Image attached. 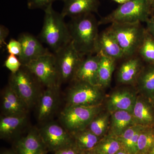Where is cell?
<instances>
[{
	"label": "cell",
	"instance_id": "obj_1",
	"mask_svg": "<svg viewBox=\"0 0 154 154\" xmlns=\"http://www.w3.org/2000/svg\"><path fill=\"white\" fill-rule=\"evenodd\" d=\"M99 25L93 14L72 18L68 25L72 42L83 57L95 54Z\"/></svg>",
	"mask_w": 154,
	"mask_h": 154
},
{
	"label": "cell",
	"instance_id": "obj_2",
	"mask_svg": "<svg viewBox=\"0 0 154 154\" xmlns=\"http://www.w3.org/2000/svg\"><path fill=\"white\" fill-rule=\"evenodd\" d=\"M45 11L40 39L55 53L71 41L68 28L61 14L54 10L52 5Z\"/></svg>",
	"mask_w": 154,
	"mask_h": 154
},
{
	"label": "cell",
	"instance_id": "obj_3",
	"mask_svg": "<svg viewBox=\"0 0 154 154\" xmlns=\"http://www.w3.org/2000/svg\"><path fill=\"white\" fill-rule=\"evenodd\" d=\"M107 29L118 42L125 58L137 54L146 31L141 22L112 23Z\"/></svg>",
	"mask_w": 154,
	"mask_h": 154
},
{
	"label": "cell",
	"instance_id": "obj_4",
	"mask_svg": "<svg viewBox=\"0 0 154 154\" xmlns=\"http://www.w3.org/2000/svg\"><path fill=\"white\" fill-rule=\"evenodd\" d=\"M152 11L149 0H130L120 5L109 15L101 18L98 24L146 22L151 16Z\"/></svg>",
	"mask_w": 154,
	"mask_h": 154
},
{
	"label": "cell",
	"instance_id": "obj_5",
	"mask_svg": "<svg viewBox=\"0 0 154 154\" xmlns=\"http://www.w3.org/2000/svg\"><path fill=\"white\" fill-rule=\"evenodd\" d=\"M102 110V105L93 107L66 105L61 113V122L70 133L79 131L88 128L92 119Z\"/></svg>",
	"mask_w": 154,
	"mask_h": 154
},
{
	"label": "cell",
	"instance_id": "obj_6",
	"mask_svg": "<svg viewBox=\"0 0 154 154\" xmlns=\"http://www.w3.org/2000/svg\"><path fill=\"white\" fill-rule=\"evenodd\" d=\"M38 83L35 76L23 65L17 72L11 73L9 78V85L29 108L37 99Z\"/></svg>",
	"mask_w": 154,
	"mask_h": 154
},
{
	"label": "cell",
	"instance_id": "obj_7",
	"mask_svg": "<svg viewBox=\"0 0 154 154\" xmlns=\"http://www.w3.org/2000/svg\"><path fill=\"white\" fill-rule=\"evenodd\" d=\"M69 89L67 105L93 106L102 105L104 98L103 88L85 82L74 81Z\"/></svg>",
	"mask_w": 154,
	"mask_h": 154
},
{
	"label": "cell",
	"instance_id": "obj_8",
	"mask_svg": "<svg viewBox=\"0 0 154 154\" xmlns=\"http://www.w3.org/2000/svg\"><path fill=\"white\" fill-rule=\"evenodd\" d=\"M54 54L59 85L61 83L73 81L84 57L77 51L72 41Z\"/></svg>",
	"mask_w": 154,
	"mask_h": 154
},
{
	"label": "cell",
	"instance_id": "obj_9",
	"mask_svg": "<svg viewBox=\"0 0 154 154\" xmlns=\"http://www.w3.org/2000/svg\"><path fill=\"white\" fill-rule=\"evenodd\" d=\"M24 66L46 88L60 85L54 54L50 53Z\"/></svg>",
	"mask_w": 154,
	"mask_h": 154
},
{
	"label": "cell",
	"instance_id": "obj_10",
	"mask_svg": "<svg viewBox=\"0 0 154 154\" xmlns=\"http://www.w3.org/2000/svg\"><path fill=\"white\" fill-rule=\"evenodd\" d=\"M38 131L48 152L54 153L74 143L71 134L57 123L45 125Z\"/></svg>",
	"mask_w": 154,
	"mask_h": 154
},
{
	"label": "cell",
	"instance_id": "obj_11",
	"mask_svg": "<svg viewBox=\"0 0 154 154\" xmlns=\"http://www.w3.org/2000/svg\"><path fill=\"white\" fill-rule=\"evenodd\" d=\"M136 89L119 88L113 91L106 102L107 111L110 113L116 111H126L132 113L138 96Z\"/></svg>",
	"mask_w": 154,
	"mask_h": 154
},
{
	"label": "cell",
	"instance_id": "obj_12",
	"mask_svg": "<svg viewBox=\"0 0 154 154\" xmlns=\"http://www.w3.org/2000/svg\"><path fill=\"white\" fill-rule=\"evenodd\" d=\"M18 40L22 45V51L18 58L22 65H26L40 57L51 53L39 40L30 33H22L19 35Z\"/></svg>",
	"mask_w": 154,
	"mask_h": 154
},
{
	"label": "cell",
	"instance_id": "obj_13",
	"mask_svg": "<svg viewBox=\"0 0 154 154\" xmlns=\"http://www.w3.org/2000/svg\"><path fill=\"white\" fill-rule=\"evenodd\" d=\"M101 54H89L83 58L72 81H79L98 85V73Z\"/></svg>",
	"mask_w": 154,
	"mask_h": 154
},
{
	"label": "cell",
	"instance_id": "obj_14",
	"mask_svg": "<svg viewBox=\"0 0 154 154\" xmlns=\"http://www.w3.org/2000/svg\"><path fill=\"white\" fill-rule=\"evenodd\" d=\"M126 58L119 69L117 81L122 85H135L144 67L143 60L136 55Z\"/></svg>",
	"mask_w": 154,
	"mask_h": 154
},
{
	"label": "cell",
	"instance_id": "obj_15",
	"mask_svg": "<svg viewBox=\"0 0 154 154\" xmlns=\"http://www.w3.org/2000/svg\"><path fill=\"white\" fill-rule=\"evenodd\" d=\"M95 53L106 56L116 61L125 58L118 42L107 29L99 33Z\"/></svg>",
	"mask_w": 154,
	"mask_h": 154
},
{
	"label": "cell",
	"instance_id": "obj_16",
	"mask_svg": "<svg viewBox=\"0 0 154 154\" xmlns=\"http://www.w3.org/2000/svg\"><path fill=\"white\" fill-rule=\"evenodd\" d=\"M17 154H43L47 152L39 131L32 130L15 144Z\"/></svg>",
	"mask_w": 154,
	"mask_h": 154
},
{
	"label": "cell",
	"instance_id": "obj_17",
	"mask_svg": "<svg viewBox=\"0 0 154 154\" xmlns=\"http://www.w3.org/2000/svg\"><path fill=\"white\" fill-rule=\"evenodd\" d=\"M59 86L46 88L38 99L37 118L39 121H46L51 116L57 107Z\"/></svg>",
	"mask_w": 154,
	"mask_h": 154
},
{
	"label": "cell",
	"instance_id": "obj_18",
	"mask_svg": "<svg viewBox=\"0 0 154 154\" xmlns=\"http://www.w3.org/2000/svg\"><path fill=\"white\" fill-rule=\"evenodd\" d=\"M132 115L136 124L154 127V108L151 99L138 95Z\"/></svg>",
	"mask_w": 154,
	"mask_h": 154
},
{
	"label": "cell",
	"instance_id": "obj_19",
	"mask_svg": "<svg viewBox=\"0 0 154 154\" xmlns=\"http://www.w3.org/2000/svg\"><path fill=\"white\" fill-rule=\"evenodd\" d=\"M2 108L4 116H21L29 108L9 85L3 92Z\"/></svg>",
	"mask_w": 154,
	"mask_h": 154
},
{
	"label": "cell",
	"instance_id": "obj_20",
	"mask_svg": "<svg viewBox=\"0 0 154 154\" xmlns=\"http://www.w3.org/2000/svg\"><path fill=\"white\" fill-rule=\"evenodd\" d=\"M63 2L61 14L64 18L97 13L100 4L99 0H64Z\"/></svg>",
	"mask_w": 154,
	"mask_h": 154
},
{
	"label": "cell",
	"instance_id": "obj_21",
	"mask_svg": "<svg viewBox=\"0 0 154 154\" xmlns=\"http://www.w3.org/2000/svg\"><path fill=\"white\" fill-rule=\"evenodd\" d=\"M136 90L140 95L148 99L154 98V64L144 66L136 84Z\"/></svg>",
	"mask_w": 154,
	"mask_h": 154
},
{
	"label": "cell",
	"instance_id": "obj_22",
	"mask_svg": "<svg viewBox=\"0 0 154 154\" xmlns=\"http://www.w3.org/2000/svg\"><path fill=\"white\" fill-rule=\"evenodd\" d=\"M135 125L132 113L123 110L115 111L111 113L108 133L118 137Z\"/></svg>",
	"mask_w": 154,
	"mask_h": 154
},
{
	"label": "cell",
	"instance_id": "obj_23",
	"mask_svg": "<svg viewBox=\"0 0 154 154\" xmlns=\"http://www.w3.org/2000/svg\"><path fill=\"white\" fill-rule=\"evenodd\" d=\"M26 115L4 116L0 119V137L4 139H10L25 125Z\"/></svg>",
	"mask_w": 154,
	"mask_h": 154
},
{
	"label": "cell",
	"instance_id": "obj_24",
	"mask_svg": "<svg viewBox=\"0 0 154 154\" xmlns=\"http://www.w3.org/2000/svg\"><path fill=\"white\" fill-rule=\"evenodd\" d=\"M145 127L135 125L126 130L117 138L122 148L131 154H137L138 141L141 131Z\"/></svg>",
	"mask_w": 154,
	"mask_h": 154
},
{
	"label": "cell",
	"instance_id": "obj_25",
	"mask_svg": "<svg viewBox=\"0 0 154 154\" xmlns=\"http://www.w3.org/2000/svg\"><path fill=\"white\" fill-rule=\"evenodd\" d=\"M116 60L101 54L98 73V84L103 89L110 86Z\"/></svg>",
	"mask_w": 154,
	"mask_h": 154
},
{
	"label": "cell",
	"instance_id": "obj_26",
	"mask_svg": "<svg viewBox=\"0 0 154 154\" xmlns=\"http://www.w3.org/2000/svg\"><path fill=\"white\" fill-rule=\"evenodd\" d=\"M70 133L75 145L83 152L93 149L102 138L88 128Z\"/></svg>",
	"mask_w": 154,
	"mask_h": 154
},
{
	"label": "cell",
	"instance_id": "obj_27",
	"mask_svg": "<svg viewBox=\"0 0 154 154\" xmlns=\"http://www.w3.org/2000/svg\"><path fill=\"white\" fill-rule=\"evenodd\" d=\"M122 149L117 137L108 133L101 138L92 150L96 154H115Z\"/></svg>",
	"mask_w": 154,
	"mask_h": 154
},
{
	"label": "cell",
	"instance_id": "obj_28",
	"mask_svg": "<svg viewBox=\"0 0 154 154\" xmlns=\"http://www.w3.org/2000/svg\"><path fill=\"white\" fill-rule=\"evenodd\" d=\"M110 115L108 111L102 110L92 119L88 128L97 136L104 137L109 131Z\"/></svg>",
	"mask_w": 154,
	"mask_h": 154
},
{
	"label": "cell",
	"instance_id": "obj_29",
	"mask_svg": "<svg viewBox=\"0 0 154 154\" xmlns=\"http://www.w3.org/2000/svg\"><path fill=\"white\" fill-rule=\"evenodd\" d=\"M154 145V127H145L141 131L138 141L137 154H150Z\"/></svg>",
	"mask_w": 154,
	"mask_h": 154
},
{
	"label": "cell",
	"instance_id": "obj_30",
	"mask_svg": "<svg viewBox=\"0 0 154 154\" xmlns=\"http://www.w3.org/2000/svg\"><path fill=\"white\" fill-rule=\"evenodd\" d=\"M138 54L146 63L154 64V38L147 31Z\"/></svg>",
	"mask_w": 154,
	"mask_h": 154
},
{
	"label": "cell",
	"instance_id": "obj_31",
	"mask_svg": "<svg viewBox=\"0 0 154 154\" xmlns=\"http://www.w3.org/2000/svg\"><path fill=\"white\" fill-rule=\"evenodd\" d=\"M4 66L9 69L11 73H15L22 67V64L18 57L10 54L5 60Z\"/></svg>",
	"mask_w": 154,
	"mask_h": 154
},
{
	"label": "cell",
	"instance_id": "obj_32",
	"mask_svg": "<svg viewBox=\"0 0 154 154\" xmlns=\"http://www.w3.org/2000/svg\"><path fill=\"white\" fill-rule=\"evenodd\" d=\"M57 1L64 0H27V5L28 8L30 10L41 9L44 10Z\"/></svg>",
	"mask_w": 154,
	"mask_h": 154
},
{
	"label": "cell",
	"instance_id": "obj_33",
	"mask_svg": "<svg viewBox=\"0 0 154 154\" xmlns=\"http://www.w3.org/2000/svg\"><path fill=\"white\" fill-rule=\"evenodd\" d=\"M6 48L10 54L17 56L19 57L22 51V45L18 40L11 38L6 45Z\"/></svg>",
	"mask_w": 154,
	"mask_h": 154
},
{
	"label": "cell",
	"instance_id": "obj_34",
	"mask_svg": "<svg viewBox=\"0 0 154 154\" xmlns=\"http://www.w3.org/2000/svg\"><path fill=\"white\" fill-rule=\"evenodd\" d=\"M84 152H85L80 150L74 143L58 150L54 154H84Z\"/></svg>",
	"mask_w": 154,
	"mask_h": 154
},
{
	"label": "cell",
	"instance_id": "obj_35",
	"mask_svg": "<svg viewBox=\"0 0 154 154\" xmlns=\"http://www.w3.org/2000/svg\"><path fill=\"white\" fill-rule=\"evenodd\" d=\"M9 29L4 25H0V47L2 48L5 45H7L5 39L8 36Z\"/></svg>",
	"mask_w": 154,
	"mask_h": 154
},
{
	"label": "cell",
	"instance_id": "obj_36",
	"mask_svg": "<svg viewBox=\"0 0 154 154\" xmlns=\"http://www.w3.org/2000/svg\"><path fill=\"white\" fill-rule=\"evenodd\" d=\"M146 23V30L154 38V16H151Z\"/></svg>",
	"mask_w": 154,
	"mask_h": 154
},
{
	"label": "cell",
	"instance_id": "obj_37",
	"mask_svg": "<svg viewBox=\"0 0 154 154\" xmlns=\"http://www.w3.org/2000/svg\"><path fill=\"white\" fill-rule=\"evenodd\" d=\"M115 154H131L128 152L127 151L124 149H121L118 152L116 153Z\"/></svg>",
	"mask_w": 154,
	"mask_h": 154
},
{
	"label": "cell",
	"instance_id": "obj_38",
	"mask_svg": "<svg viewBox=\"0 0 154 154\" xmlns=\"http://www.w3.org/2000/svg\"><path fill=\"white\" fill-rule=\"evenodd\" d=\"M1 154H17V153L15 151L6 150L2 152Z\"/></svg>",
	"mask_w": 154,
	"mask_h": 154
},
{
	"label": "cell",
	"instance_id": "obj_39",
	"mask_svg": "<svg viewBox=\"0 0 154 154\" xmlns=\"http://www.w3.org/2000/svg\"><path fill=\"white\" fill-rule=\"evenodd\" d=\"M113 1L116 2V3L122 5V4H123L124 3L130 1V0H113Z\"/></svg>",
	"mask_w": 154,
	"mask_h": 154
},
{
	"label": "cell",
	"instance_id": "obj_40",
	"mask_svg": "<svg viewBox=\"0 0 154 154\" xmlns=\"http://www.w3.org/2000/svg\"><path fill=\"white\" fill-rule=\"evenodd\" d=\"M84 154H96V153L93 152L92 150H91L87 151L85 152Z\"/></svg>",
	"mask_w": 154,
	"mask_h": 154
},
{
	"label": "cell",
	"instance_id": "obj_41",
	"mask_svg": "<svg viewBox=\"0 0 154 154\" xmlns=\"http://www.w3.org/2000/svg\"><path fill=\"white\" fill-rule=\"evenodd\" d=\"M149 1L151 6L152 10L154 9V0H149Z\"/></svg>",
	"mask_w": 154,
	"mask_h": 154
},
{
	"label": "cell",
	"instance_id": "obj_42",
	"mask_svg": "<svg viewBox=\"0 0 154 154\" xmlns=\"http://www.w3.org/2000/svg\"><path fill=\"white\" fill-rule=\"evenodd\" d=\"M151 16H154V9H152V10Z\"/></svg>",
	"mask_w": 154,
	"mask_h": 154
},
{
	"label": "cell",
	"instance_id": "obj_43",
	"mask_svg": "<svg viewBox=\"0 0 154 154\" xmlns=\"http://www.w3.org/2000/svg\"><path fill=\"white\" fill-rule=\"evenodd\" d=\"M150 154H154V145L153 147L152 150Z\"/></svg>",
	"mask_w": 154,
	"mask_h": 154
},
{
	"label": "cell",
	"instance_id": "obj_44",
	"mask_svg": "<svg viewBox=\"0 0 154 154\" xmlns=\"http://www.w3.org/2000/svg\"><path fill=\"white\" fill-rule=\"evenodd\" d=\"M151 101L152 102V103L153 106L154 108V98L153 99H151Z\"/></svg>",
	"mask_w": 154,
	"mask_h": 154
},
{
	"label": "cell",
	"instance_id": "obj_45",
	"mask_svg": "<svg viewBox=\"0 0 154 154\" xmlns=\"http://www.w3.org/2000/svg\"><path fill=\"white\" fill-rule=\"evenodd\" d=\"M47 152H46L45 153H44L43 154H47Z\"/></svg>",
	"mask_w": 154,
	"mask_h": 154
}]
</instances>
